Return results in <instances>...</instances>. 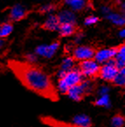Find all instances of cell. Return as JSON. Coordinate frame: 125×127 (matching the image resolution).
<instances>
[{
	"instance_id": "obj_25",
	"label": "cell",
	"mask_w": 125,
	"mask_h": 127,
	"mask_svg": "<svg viewBox=\"0 0 125 127\" xmlns=\"http://www.w3.org/2000/svg\"><path fill=\"white\" fill-rule=\"evenodd\" d=\"M107 103H108V98H107L106 96H104V97H102L101 99L95 101V103H93V104L99 105V106H104V105H107Z\"/></svg>"
},
{
	"instance_id": "obj_16",
	"label": "cell",
	"mask_w": 125,
	"mask_h": 127,
	"mask_svg": "<svg viewBox=\"0 0 125 127\" xmlns=\"http://www.w3.org/2000/svg\"><path fill=\"white\" fill-rule=\"evenodd\" d=\"M67 4L73 11H76L84 9L85 6L87 5V1L86 0H69L67 2Z\"/></svg>"
},
{
	"instance_id": "obj_5",
	"label": "cell",
	"mask_w": 125,
	"mask_h": 127,
	"mask_svg": "<svg viewBox=\"0 0 125 127\" xmlns=\"http://www.w3.org/2000/svg\"><path fill=\"white\" fill-rule=\"evenodd\" d=\"M79 70H80L82 75L90 77V78H94V77L99 75L100 66L99 63L95 60L89 59V60L81 61Z\"/></svg>"
},
{
	"instance_id": "obj_24",
	"label": "cell",
	"mask_w": 125,
	"mask_h": 127,
	"mask_svg": "<svg viewBox=\"0 0 125 127\" xmlns=\"http://www.w3.org/2000/svg\"><path fill=\"white\" fill-rule=\"evenodd\" d=\"M53 10H54V5H52V4H45V5H43L40 8L41 12H51V11H53Z\"/></svg>"
},
{
	"instance_id": "obj_12",
	"label": "cell",
	"mask_w": 125,
	"mask_h": 127,
	"mask_svg": "<svg viewBox=\"0 0 125 127\" xmlns=\"http://www.w3.org/2000/svg\"><path fill=\"white\" fill-rule=\"evenodd\" d=\"M72 121L80 127H92L93 125L91 118L85 114L76 115L73 118Z\"/></svg>"
},
{
	"instance_id": "obj_31",
	"label": "cell",
	"mask_w": 125,
	"mask_h": 127,
	"mask_svg": "<svg viewBox=\"0 0 125 127\" xmlns=\"http://www.w3.org/2000/svg\"><path fill=\"white\" fill-rule=\"evenodd\" d=\"M65 1H66V2H67V1H69V0H65Z\"/></svg>"
},
{
	"instance_id": "obj_29",
	"label": "cell",
	"mask_w": 125,
	"mask_h": 127,
	"mask_svg": "<svg viewBox=\"0 0 125 127\" xmlns=\"http://www.w3.org/2000/svg\"><path fill=\"white\" fill-rule=\"evenodd\" d=\"M81 39H82L81 34H78V35L76 36V38H75V41H76V42H80V41L81 40Z\"/></svg>"
},
{
	"instance_id": "obj_2",
	"label": "cell",
	"mask_w": 125,
	"mask_h": 127,
	"mask_svg": "<svg viewBox=\"0 0 125 127\" xmlns=\"http://www.w3.org/2000/svg\"><path fill=\"white\" fill-rule=\"evenodd\" d=\"M58 83L57 89L59 92L63 95H67V91L71 87L75 86L82 82V75L79 69H73L69 71L60 70L58 72Z\"/></svg>"
},
{
	"instance_id": "obj_10",
	"label": "cell",
	"mask_w": 125,
	"mask_h": 127,
	"mask_svg": "<svg viewBox=\"0 0 125 127\" xmlns=\"http://www.w3.org/2000/svg\"><path fill=\"white\" fill-rule=\"evenodd\" d=\"M60 21V24H73L75 25L76 21V17L75 13L69 10H63L59 13V16H57Z\"/></svg>"
},
{
	"instance_id": "obj_8",
	"label": "cell",
	"mask_w": 125,
	"mask_h": 127,
	"mask_svg": "<svg viewBox=\"0 0 125 127\" xmlns=\"http://www.w3.org/2000/svg\"><path fill=\"white\" fill-rule=\"evenodd\" d=\"M73 55H74V59H75L77 61L89 60V59L94 58L95 51L89 47L80 46V47H77L74 50Z\"/></svg>"
},
{
	"instance_id": "obj_3",
	"label": "cell",
	"mask_w": 125,
	"mask_h": 127,
	"mask_svg": "<svg viewBox=\"0 0 125 127\" xmlns=\"http://www.w3.org/2000/svg\"><path fill=\"white\" fill-rule=\"evenodd\" d=\"M90 90H91L90 82L82 81L80 83L76 84L69 89L67 95H68L72 100L75 102H81L85 99V97L90 95Z\"/></svg>"
},
{
	"instance_id": "obj_28",
	"label": "cell",
	"mask_w": 125,
	"mask_h": 127,
	"mask_svg": "<svg viewBox=\"0 0 125 127\" xmlns=\"http://www.w3.org/2000/svg\"><path fill=\"white\" fill-rule=\"evenodd\" d=\"M119 36L121 38H125V28H123V29H122V30L120 31Z\"/></svg>"
},
{
	"instance_id": "obj_6",
	"label": "cell",
	"mask_w": 125,
	"mask_h": 127,
	"mask_svg": "<svg viewBox=\"0 0 125 127\" xmlns=\"http://www.w3.org/2000/svg\"><path fill=\"white\" fill-rule=\"evenodd\" d=\"M39 120L42 124L50 127H80L73 121H64L51 116H41Z\"/></svg>"
},
{
	"instance_id": "obj_30",
	"label": "cell",
	"mask_w": 125,
	"mask_h": 127,
	"mask_svg": "<svg viewBox=\"0 0 125 127\" xmlns=\"http://www.w3.org/2000/svg\"><path fill=\"white\" fill-rule=\"evenodd\" d=\"M3 46H4V40L0 38V49H1V47H2Z\"/></svg>"
},
{
	"instance_id": "obj_17",
	"label": "cell",
	"mask_w": 125,
	"mask_h": 127,
	"mask_svg": "<svg viewBox=\"0 0 125 127\" xmlns=\"http://www.w3.org/2000/svg\"><path fill=\"white\" fill-rule=\"evenodd\" d=\"M111 125L114 127H123L125 125V116L120 112L115 114L111 118Z\"/></svg>"
},
{
	"instance_id": "obj_21",
	"label": "cell",
	"mask_w": 125,
	"mask_h": 127,
	"mask_svg": "<svg viewBox=\"0 0 125 127\" xmlns=\"http://www.w3.org/2000/svg\"><path fill=\"white\" fill-rule=\"evenodd\" d=\"M112 83L118 87H125V75L119 70L116 76L113 80Z\"/></svg>"
},
{
	"instance_id": "obj_23",
	"label": "cell",
	"mask_w": 125,
	"mask_h": 127,
	"mask_svg": "<svg viewBox=\"0 0 125 127\" xmlns=\"http://www.w3.org/2000/svg\"><path fill=\"white\" fill-rule=\"evenodd\" d=\"M97 21H98V18L97 17H95V16H89V17H88L85 19V25L86 26H91V25L97 23Z\"/></svg>"
},
{
	"instance_id": "obj_26",
	"label": "cell",
	"mask_w": 125,
	"mask_h": 127,
	"mask_svg": "<svg viewBox=\"0 0 125 127\" xmlns=\"http://www.w3.org/2000/svg\"><path fill=\"white\" fill-rule=\"evenodd\" d=\"M101 12H102L103 15L107 16L108 14H109L111 11H110V9L108 6H103V7H101Z\"/></svg>"
},
{
	"instance_id": "obj_20",
	"label": "cell",
	"mask_w": 125,
	"mask_h": 127,
	"mask_svg": "<svg viewBox=\"0 0 125 127\" xmlns=\"http://www.w3.org/2000/svg\"><path fill=\"white\" fill-rule=\"evenodd\" d=\"M74 65H75V59L72 58V57H66L61 63L60 70H63V71L66 72L69 71L74 67Z\"/></svg>"
},
{
	"instance_id": "obj_9",
	"label": "cell",
	"mask_w": 125,
	"mask_h": 127,
	"mask_svg": "<svg viewBox=\"0 0 125 127\" xmlns=\"http://www.w3.org/2000/svg\"><path fill=\"white\" fill-rule=\"evenodd\" d=\"M117 49L115 48H104L100 49L96 53H95L94 58L98 63H105L116 56Z\"/></svg>"
},
{
	"instance_id": "obj_7",
	"label": "cell",
	"mask_w": 125,
	"mask_h": 127,
	"mask_svg": "<svg viewBox=\"0 0 125 127\" xmlns=\"http://www.w3.org/2000/svg\"><path fill=\"white\" fill-rule=\"evenodd\" d=\"M59 47L60 44L58 42H53L50 45H40L35 49V54L46 58H52L57 52Z\"/></svg>"
},
{
	"instance_id": "obj_22",
	"label": "cell",
	"mask_w": 125,
	"mask_h": 127,
	"mask_svg": "<svg viewBox=\"0 0 125 127\" xmlns=\"http://www.w3.org/2000/svg\"><path fill=\"white\" fill-rule=\"evenodd\" d=\"M25 60L27 62L29 63H32L34 64L36 62H37L38 58H37V55L35 54H28L25 55Z\"/></svg>"
},
{
	"instance_id": "obj_1",
	"label": "cell",
	"mask_w": 125,
	"mask_h": 127,
	"mask_svg": "<svg viewBox=\"0 0 125 127\" xmlns=\"http://www.w3.org/2000/svg\"><path fill=\"white\" fill-rule=\"evenodd\" d=\"M8 67L25 89L51 102L60 101L58 89L43 69L27 62L14 60L8 62Z\"/></svg>"
},
{
	"instance_id": "obj_4",
	"label": "cell",
	"mask_w": 125,
	"mask_h": 127,
	"mask_svg": "<svg viewBox=\"0 0 125 127\" xmlns=\"http://www.w3.org/2000/svg\"><path fill=\"white\" fill-rule=\"evenodd\" d=\"M118 72H119V68L116 67L115 61L111 59L108 62H105L103 66L100 67L99 76L106 82H112Z\"/></svg>"
},
{
	"instance_id": "obj_14",
	"label": "cell",
	"mask_w": 125,
	"mask_h": 127,
	"mask_svg": "<svg viewBox=\"0 0 125 127\" xmlns=\"http://www.w3.org/2000/svg\"><path fill=\"white\" fill-rule=\"evenodd\" d=\"M115 58V62H116V65L118 68H121V67H124L125 66V45L122 46L119 49H117V52H116V56Z\"/></svg>"
},
{
	"instance_id": "obj_19",
	"label": "cell",
	"mask_w": 125,
	"mask_h": 127,
	"mask_svg": "<svg viewBox=\"0 0 125 127\" xmlns=\"http://www.w3.org/2000/svg\"><path fill=\"white\" fill-rule=\"evenodd\" d=\"M13 26L10 23H4L0 25V38H5L12 32Z\"/></svg>"
},
{
	"instance_id": "obj_11",
	"label": "cell",
	"mask_w": 125,
	"mask_h": 127,
	"mask_svg": "<svg viewBox=\"0 0 125 127\" xmlns=\"http://www.w3.org/2000/svg\"><path fill=\"white\" fill-rule=\"evenodd\" d=\"M26 15V11L25 8L20 4H15L11 10L10 12V17L12 20L14 21H19L20 19H24Z\"/></svg>"
},
{
	"instance_id": "obj_18",
	"label": "cell",
	"mask_w": 125,
	"mask_h": 127,
	"mask_svg": "<svg viewBox=\"0 0 125 127\" xmlns=\"http://www.w3.org/2000/svg\"><path fill=\"white\" fill-rule=\"evenodd\" d=\"M59 30L62 36H69L75 32V26L73 24H61Z\"/></svg>"
},
{
	"instance_id": "obj_27",
	"label": "cell",
	"mask_w": 125,
	"mask_h": 127,
	"mask_svg": "<svg viewBox=\"0 0 125 127\" xmlns=\"http://www.w3.org/2000/svg\"><path fill=\"white\" fill-rule=\"evenodd\" d=\"M121 11H122V12H123V14L125 15V1H123L121 4Z\"/></svg>"
},
{
	"instance_id": "obj_13",
	"label": "cell",
	"mask_w": 125,
	"mask_h": 127,
	"mask_svg": "<svg viewBox=\"0 0 125 127\" xmlns=\"http://www.w3.org/2000/svg\"><path fill=\"white\" fill-rule=\"evenodd\" d=\"M44 27L50 31L59 30V28H60V21H59L58 17L55 15H50L47 19V20L45 21Z\"/></svg>"
},
{
	"instance_id": "obj_15",
	"label": "cell",
	"mask_w": 125,
	"mask_h": 127,
	"mask_svg": "<svg viewBox=\"0 0 125 127\" xmlns=\"http://www.w3.org/2000/svg\"><path fill=\"white\" fill-rule=\"evenodd\" d=\"M108 19H109L112 23H114L116 26H125V15L124 14H119V13H112L110 12L109 14L107 15Z\"/></svg>"
}]
</instances>
